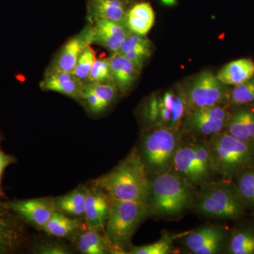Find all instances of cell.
I'll return each mask as SVG.
<instances>
[{
	"label": "cell",
	"instance_id": "ba28073f",
	"mask_svg": "<svg viewBox=\"0 0 254 254\" xmlns=\"http://www.w3.org/2000/svg\"><path fill=\"white\" fill-rule=\"evenodd\" d=\"M172 170L195 187L212 181L217 174L210 148L204 142L180 144Z\"/></svg>",
	"mask_w": 254,
	"mask_h": 254
},
{
	"label": "cell",
	"instance_id": "30bf717a",
	"mask_svg": "<svg viewBox=\"0 0 254 254\" xmlns=\"http://www.w3.org/2000/svg\"><path fill=\"white\" fill-rule=\"evenodd\" d=\"M227 105L190 110L183 123L185 130L197 136L209 137L225 131L230 115Z\"/></svg>",
	"mask_w": 254,
	"mask_h": 254
},
{
	"label": "cell",
	"instance_id": "7402d4cb",
	"mask_svg": "<svg viewBox=\"0 0 254 254\" xmlns=\"http://www.w3.org/2000/svg\"><path fill=\"white\" fill-rule=\"evenodd\" d=\"M254 76V62L250 58H242L227 64L216 75L219 81L228 86H238Z\"/></svg>",
	"mask_w": 254,
	"mask_h": 254
},
{
	"label": "cell",
	"instance_id": "3957f363",
	"mask_svg": "<svg viewBox=\"0 0 254 254\" xmlns=\"http://www.w3.org/2000/svg\"><path fill=\"white\" fill-rule=\"evenodd\" d=\"M193 204L205 216L226 220L240 218L247 206L235 183L225 179L200 185Z\"/></svg>",
	"mask_w": 254,
	"mask_h": 254
},
{
	"label": "cell",
	"instance_id": "603a6c76",
	"mask_svg": "<svg viewBox=\"0 0 254 254\" xmlns=\"http://www.w3.org/2000/svg\"><path fill=\"white\" fill-rule=\"evenodd\" d=\"M155 19L151 5L143 1L130 6L127 12L126 25L130 31L146 36L154 25Z\"/></svg>",
	"mask_w": 254,
	"mask_h": 254
},
{
	"label": "cell",
	"instance_id": "e0dca14e",
	"mask_svg": "<svg viewBox=\"0 0 254 254\" xmlns=\"http://www.w3.org/2000/svg\"><path fill=\"white\" fill-rule=\"evenodd\" d=\"M224 238L225 233L221 228L204 227L189 235L185 243L193 254H213L220 251Z\"/></svg>",
	"mask_w": 254,
	"mask_h": 254
},
{
	"label": "cell",
	"instance_id": "836d02e7",
	"mask_svg": "<svg viewBox=\"0 0 254 254\" xmlns=\"http://www.w3.org/2000/svg\"><path fill=\"white\" fill-rule=\"evenodd\" d=\"M82 100L86 102L88 108L93 113H100L108 108V107L97 96V95L95 94L93 90L91 89V87L88 86L87 83H85Z\"/></svg>",
	"mask_w": 254,
	"mask_h": 254
},
{
	"label": "cell",
	"instance_id": "6da1fadb",
	"mask_svg": "<svg viewBox=\"0 0 254 254\" xmlns=\"http://www.w3.org/2000/svg\"><path fill=\"white\" fill-rule=\"evenodd\" d=\"M110 198L145 202L150 179L145 164L136 150H133L108 173L93 181Z\"/></svg>",
	"mask_w": 254,
	"mask_h": 254
},
{
	"label": "cell",
	"instance_id": "7a4b0ae2",
	"mask_svg": "<svg viewBox=\"0 0 254 254\" xmlns=\"http://www.w3.org/2000/svg\"><path fill=\"white\" fill-rule=\"evenodd\" d=\"M150 179L147 204L150 215L173 218L181 215L193 204L195 187L173 170L155 174Z\"/></svg>",
	"mask_w": 254,
	"mask_h": 254
},
{
	"label": "cell",
	"instance_id": "d4e9b609",
	"mask_svg": "<svg viewBox=\"0 0 254 254\" xmlns=\"http://www.w3.org/2000/svg\"><path fill=\"white\" fill-rule=\"evenodd\" d=\"M81 228V222L78 219L70 218L57 210L41 230L50 236L67 237Z\"/></svg>",
	"mask_w": 254,
	"mask_h": 254
},
{
	"label": "cell",
	"instance_id": "9c48e42d",
	"mask_svg": "<svg viewBox=\"0 0 254 254\" xmlns=\"http://www.w3.org/2000/svg\"><path fill=\"white\" fill-rule=\"evenodd\" d=\"M185 91L190 111L227 104L231 88L219 81L215 75L207 70L195 76Z\"/></svg>",
	"mask_w": 254,
	"mask_h": 254
},
{
	"label": "cell",
	"instance_id": "277c9868",
	"mask_svg": "<svg viewBox=\"0 0 254 254\" xmlns=\"http://www.w3.org/2000/svg\"><path fill=\"white\" fill-rule=\"evenodd\" d=\"M110 199L105 233L115 254H125L137 229L150 215L149 207L145 202Z\"/></svg>",
	"mask_w": 254,
	"mask_h": 254
},
{
	"label": "cell",
	"instance_id": "1f68e13d",
	"mask_svg": "<svg viewBox=\"0 0 254 254\" xmlns=\"http://www.w3.org/2000/svg\"><path fill=\"white\" fill-rule=\"evenodd\" d=\"M113 81L108 58H97L88 77V83Z\"/></svg>",
	"mask_w": 254,
	"mask_h": 254
},
{
	"label": "cell",
	"instance_id": "4316f807",
	"mask_svg": "<svg viewBox=\"0 0 254 254\" xmlns=\"http://www.w3.org/2000/svg\"><path fill=\"white\" fill-rule=\"evenodd\" d=\"M227 105L236 107L254 105V76L231 89Z\"/></svg>",
	"mask_w": 254,
	"mask_h": 254
},
{
	"label": "cell",
	"instance_id": "f1b7e54d",
	"mask_svg": "<svg viewBox=\"0 0 254 254\" xmlns=\"http://www.w3.org/2000/svg\"><path fill=\"white\" fill-rule=\"evenodd\" d=\"M91 46V45H90L87 47L80 55L72 72L84 83L88 82L91 68L97 59L96 53Z\"/></svg>",
	"mask_w": 254,
	"mask_h": 254
},
{
	"label": "cell",
	"instance_id": "ffe728a7",
	"mask_svg": "<svg viewBox=\"0 0 254 254\" xmlns=\"http://www.w3.org/2000/svg\"><path fill=\"white\" fill-rule=\"evenodd\" d=\"M108 60L114 83L118 91L125 94L138 79L141 69L118 53H113Z\"/></svg>",
	"mask_w": 254,
	"mask_h": 254
},
{
	"label": "cell",
	"instance_id": "5b68a950",
	"mask_svg": "<svg viewBox=\"0 0 254 254\" xmlns=\"http://www.w3.org/2000/svg\"><path fill=\"white\" fill-rule=\"evenodd\" d=\"M190 111L185 88L177 87L150 96L141 115L150 128H180Z\"/></svg>",
	"mask_w": 254,
	"mask_h": 254
},
{
	"label": "cell",
	"instance_id": "4fadbf2b",
	"mask_svg": "<svg viewBox=\"0 0 254 254\" xmlns=\"http://www.w3.org/2000/svg\"><path fill=\"white\" fill-rule=\"evenodd\" d=\"M21 220L16 214L0 205V254L14 253L26 241V233Z\"/></svg>",
	"mask_w": 254,
	"mask_h": 254
},
{
	"label": "cell",
	"instance_id": "44dd1931",
	"mask_svg": "<svg viewBox=\"0 0 254 254\" xmlns=\"http://www.w3.org/2000/svg\"><path fill=\"white\" fill-rule=\"evenodd\" d=\"M74 244L76 250L83 254H115L105 231L89 227L78 234Z\"/></svg>",
	"mask_w": 254,
	"mask_h": 254
},
{
	"label": "cell",
	"instance_id": "d6a6232c",
	"mask_svg": "<svg viewBox=\"0 0 254 254\" xmlns=\"http://www.w3.org/2000/svg\"><path fill=\"white\" fill-rule=\"evenodd\" d=\"M146 48H153L151 42L146 36H142V35L130 32L124 41L118 53L123 55L133 50Z\"/></svg>",
	"mask_w": 254,
	"mask_h": 254
},
{
	"label": "cell",
	"instance_id": "484cf974",
	"mask_svg": "<svg viewBox=\"0 0 254 254\" xmlns=\"http://www.w3.org/2000/svg\"><path fill=\"white\" fill-rule=\"evenodd\" d=\"M228 252L232 254H254V230L242 229L235 232L230 241Z\"/></svg>",
	"mask_w": 254,
	"mask_h": 254
},
{
	"label": "cell",
	"instance_id": "5bb4252c",
	"mask_svg": "<svg viewBox=\"0 0 254 254\" xmlns=\"http://www.w3.org/2000/svg\"><path fill=\"white\" fill-rule=\"evenodd\" d=\"M93 43L99 45L111 53H118L125 38L130 33L125 23L106 19H98L91 23Z\"/></svg>",
	"mask_w": 254,
	"mask_h": 254
},
{
	"label": "cell",
	"instance_id": "ac0fdd59",
	"mask_svg": "<svg viewBox=\"0 0 254 254\" xmlns=\"http://www.w3.org/2000/svg\"><path fill=\"white\" fill-rule=\"evenodd\" d=\"M130 0H88V16L90 23L106 19L126 24Z\"/></svg>",
	"mask_w": 254,
	"mask_h": 254
},
{
	"label": "cell",
	"instance_id": "d590c367",
	"mask_svg": "<svg viewBox=\"0 0 254 254\" xmlns=\"http://www.w3.org/2000/svg\"><path fill=\"white\" fill-rule=\"evenodd\" d=\"M35 253L39 254H69L64 246L56 242H44L37 246Z\"/></svg>",
	"mask_w": 254,
	"mask_h": 254
},
{
	"label": "cell",
	"instance_id": "d6986e66",
	"mask_svg": "<svg viewBox=\"0 0 254 254\" xmlns=\"http://www.w3.org/2000/svg\"><path fill=\"white\" fill-rule=\"evenodd\" d=\"M225 131L239 141L254 146V108L237 107L230 113Z\"/></svg>",
	"mask_w": 254,
	"mask_h": 254
},
{
	"label": "cell",
	"instance_id": "2e32d148",
	"mask_svg": "<svg viewBox=\"0 0 254 254\" xmlns=\"http://www.w3.org/2000/svg\"><path fill=\"white\" fill-rule=\"evenodd\" d=\"M40 86L43 91L56 92L73 99L81 100L85 83L72 72L56 71L46 72Z\"/></svg>",
	"mask_w": 254,
	"mask_h": 254
},
{
	"label": "cell",
	"instance_id": "52a82bcc",
	"mask_svg": "<svg viewBox=\"0 0 254 254\" xmlns=\"http://www.w3.org/2000/svg\"><path fill=\"white\" fill-rule=\"evenodd\" d=\"M181 137L180 128L151 127L145 132L139 155L148 173L155 175L172 170Z\"/></svg>",
	"mask_w": 254,
	"mask_h": 254
},
{
	"label": "cell",
	"instance_id": "8992f818",
	"mask_svg": "<svg viewBox=\"0 0 254 254\" xmlns=\"http://www.w3.org/2000/svg\"><path fill=\"white\" fill-rule=\"evenodd\" d=\"M207 142L217 174L232 180L254 163V146L237 140L226 131L210 137Z\"/></svg>",
	"mask_w": 254,
	"mask_h": 254
},
{
	"label": "cell",
	"instance_id": "9a60e30c",
	"mask_svg": "<svg viewBox=\"0 0 254 254\" xmlns=\"http://www.w3.org/2000/svg\"><path fill=\"white\" fill-rule=\"evenodd\" d=\"M110 208V197L103 190L93 185L88 187L84 212L88 227L105 231Z\"/></svg>",
	"mask_w": 254,
	"mask_h": 254
},
{
	"label": "cell",
	"instance_id": "8fae6325",
	"mask_svg": "<svg viewBox=\"0 0 254 254\" xmlns=\"http://www.w3.org/2000/svg\"><path fill=\"white\" fill-rule=\"evenodd\" d=\"M23 221L41 230L57 211L55 198H38L14 200L4 203Z\"/></svg>",
	"mask_w": 254,
	"mask_h": 254
},
{
	"label": "cell",
	"instance_id": "e575fe53",
	"mask_svg": "<svg viewBox=\"0 0 254 254\" xmlns=\"http://www.w3.org/2000/svg\"><path fill=\"white\" fill-rule=\"evenodd\" d=\"M152 48H141V49L128 52L123 56L142 69L145 61L150 58Z\"/></svg>",
	"mask_w": 254,
	"mask_h": 254
},
{
	"label": "cell",
	"instance_id": "7c38bea8",
	"mask_svg": "<svg viewBox=\"0 0 254 254\" xmlns=\"http://www.w3.org/2000/svg\"><path fill=\"white\" fill-rule=\"evenodd\" d=\"M91 44H93V29L90 23L63 45L50 63L46 72L56 71L73 72L80 55Z\"/></svg>",
	"mask_w": 254,
	"mask_h": 254
},
{
	"label": "cell",
	"instance_id": "83f0119b",
	"mask_svg": "<svg viewBox=\"0 0 254 254\" xmlns=\"http://www.w3.org/2000/svg\"><path fill=\"white\" fill-rule=\"evenodd\" d=\"M235 177V185L246 204L254 207V169H245L237 174Z\"/></svg>",
	"mask_w": 254,
	"mask_h": 254
},
{
	"label": "cell",
	"instance_id": "4dcf8cb0",
	"mask_svg": "<svg viewBox=\"0 0 254 254\" xmlns=\"http://www.w3.org/2000/svg\"><path fill=\"white\" fill-rule=\"evenodd\" d=\"M87 83L108 108L113 103L119 92L113 81Z\"/></svg>",
	"mask_w": 254,
	"mask_h": 254
},
{
	"label": "cell",
	"instance_id": "f546056e",
	"mask_svg": "<svg viewBox=\"0 0 254 254\" xmlns=\"http://www.w3.org/2000/svg\"><path fill=\"white\" fill-rule=\"evenodd\" d=\"M173 239L169 235H163L154 243L131 247L128 253L131 254H168L173 250Z\"/></svg>",
	"mask_w": 254,
	"mask_h": 254
},
{
	"label": "cell",
	"instance_id": "8d00e7d4",
	"mask_svg": "<svg viewBox=\"0 0 254 254\" xmlns=\"http://www.w3.org/2000/svg\"><path fill=\"white\" fill-rule=\"evenodd\" d=\"M15 162H16V158L14 156L6 154L0 148V195H3L1 187V180L3 173H4L5 169Z\"/></svg>",
	"mask_w": 254,
	"mask_h": 254
},
{
	"label": "cell",
	"instance_id": "cb8c5ba5",
	"mask_svg": "<svg viewBox=\"0 0 254 254\" xmlns=\"http://www.w3.org/2000/svg\"><path fill=\"white\" fill-rule=\"evenodd\" d=\"M88 187L81 186L67 194L55 198L57 210L68 216L84 215Z\"/></svg>",
	"mask_w": 254,
	"mask_h": 254
}]
</instances>
